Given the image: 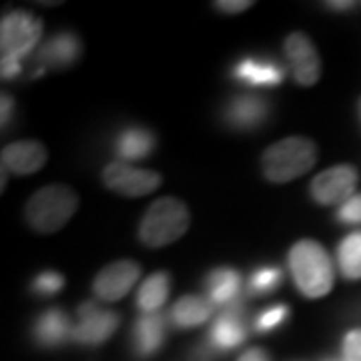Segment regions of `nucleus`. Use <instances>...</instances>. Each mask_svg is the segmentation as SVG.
<instances>
[{
    "instance_id": "1",
    "label": "nucleus",
    "mask_w": 361,
    "mask_h": 361,
    "mask_svg": "<svg viewBox=\"0 0 361 361\" xmlns=\"http://www.w3.org/2000/svg\"><path fill=\"white\" fill-rule=\"evenodd\" d=\"M289 269L299 291L310 299L327 295L334 287V265L327 251L315 241H299L289 251Z\"/></svg>"
},
{
    "instance_id": "2",
    "label": "nucleus",
    "mask_w": 361,
    "mask_h": 361,
    "mask_svg": "<svg viewBox=\"0 0 361 361\" xmlns=\"http://www.w3.org/2000/svg\"><path fill=\"white\" fill-rule=\"evenodd\" d=\"M317 161L315 145L305 137H287L263 153V173L271 183H287L305 175Z\"/></svg>"
},
{
    "instance_id": "3",
    "label": "nucleus",
    "mask_w": 361,
    "mask_h": 361,
    "mask_svg": "<svg viewBox=\"0 0 361 361\" xmlns=\"http://www.w3.org/2000/svg\"><path fill=\"white\" fill-rule=\"evenodd\" d=\"M78 199L65 185H49L30 197L25 209L28 225L39 233L59 231L77 211Z\"/></svg>"
},
{
    "instance_id": "4",
    "label": "nucleus",
    "mask_w": 361,
    "mask_h": 361,
    "mask_svg": "<svg viewBox=\"0 0 361 361\" xmlns=\"http://www.w3.org/2000/svg\"><path fill=\"white\" fill-rule=\"evenodd\" d=\"M189 229V209L175 197H163L147 209L139 227V237L145 245L165 247Z\"/></svg>"
},
{
    "instance_id": "5",
    "label": "nucleus",
    "mask_w": 361,
    "mask_h": 361,
    "mask_svg": "<svg viewBox=\"0 0 361 361\" xmlns=\"http://www.w3.org/2000/svg\"><path fill=\"white\" fill-rule=\"evenodd\" d=\"M42 32V23L35 18L30 13L14 11L2 18L0 26V44H2V56L11 59H23L37 47Z\"/></svg>"
},
{
    "instance_id": "6",
    "label": "nucleus",
    "mask_w": 361,
    "mask_h": 361,
    "mask_svg": "<svg viewBox=\"0 0 361 361\" xmlns=\"http://www.w3.org/2000/svg\"><path fill=\"white\" fill-rule=\"evenodd\" d=\"M118 327L115 311L101 310L94 301H87L78 307V323L73 327V341L80 345H101Z\"/></svg>"
},
{
    "instance_id": "7",
    "label": "nucleus",
    "mask_w": 361,
    "mask_h": 361,
    "mask_svg": "<svg viewBox=\"0 0 361 361\" xmlns=\"http://www.w3.org/2000/svg\"><path fill=\"white\" fill-rule=\"evenodd\" d=\"M104 185L125 197H142L153 193L161 185V175L155 171L135 169L125 163H111L103 171Z\"/></svg>"
},
{
    "instance_id": "8",
    "label": "nucleus",
    "mask_w": 361,
    "mask_h": 361,
    "mask_svg": "<svg viewBox=\"0 0 361 361\" xmlns=\"http://www.w3.org/2000/svg\"><path fill=\"white\" fill-rule=\"evenodd\" d=\"M357 185V171L351 165H339L319 173L311 183V197L319 205H334L348 201Z\"/></svg>"
},
{
    "instance_id": "9",
    "label": "nucleus",
    "mask_w": 361,
    "mask_h": 361,
    "mask_svg": "<svg viewBox=\"0 0 361 361\" xmlns=\"http://www.w3.org/2000/svg\"><path fill=\"white\" fill-rule=\"evenodd\" d=\"M285 54L291 65L293 77L301 87H311L319 80L322 61L313 42L301 32H293L285 40Z\"/></svg>"
},
{
    "instance_id": "10",
    "label": "nucleus",
    "mask_w": 361,
    "mask_h": 361,
    "mask_svg": "<svg viewBox=\"0 0 361 361\" xmlns=\"http://www.w3.org/2000/svg\"><path fill=\"white\" fill-rule=\"evenodd\" d=\"M139 275H141L139 263L116 261L97 275V279L92 283V291L103 301H118L121 297H125L133 289Z\"/></svg>"
},
{
    "instance_id": "11",
    "label": "nucleus",
    "mask_w": 361,
    "mask_h": 361,
    "mask_svg": "<svg viewBox=\"0 0 361 361\" xmlns=\"http://www.w3.org/2000/svg\"><path fill=\"white\" fill-rule=\"evenodd\" d=\"M247 329L243 323V303L241 299H237L231 305L221 307L219 317L215 319L213 327H211V345L221 351L237 348L245 341Z\"/></svg>"
},
{
    "instance_id": "12",
    "label": "nucleus",
    "mask_w": 361,
    "mask_h": 361,
    "mask_svg": "<svg viewBox=\"0 0 361 361\" xmlns=\"http://www.w3.org/2000/svg\"><path fill=\"white\" fill-rule=\"evenodd\" d=\"M47 163V149L37 141H18L2 149V169L14 175L37 173Z\"/></svg>"
},
{
    "instance_id": "13",
    "label": "nucleus",
    "mask_w": 361,
    "mask_h": 361,
    "mask_svg": "<svg viewBox=\"0 0 361 361\" xmlns=\"http://www.w3.org/2000/svg\"><path fill=\"white\" fill-rule=\"evenodd\" d=\"M267 115H269L267 101H263L259 97H251V94L233 99L225 109V121L231 127L241 130L255 129L261 123H265Z\"/></svg>"
},
{
    "instance_id": "14",
    "label": "nucleus",
    "mask_w": 361,
    "mask_h": 361,
    "mask_svg": "<svg viewBox=\"0 0 361 361\" xmlns=\"http://www.w3.org/2000/svg\"><path fill=\"white\" fill-rule=\"evenodd\" d=\"M167 336V322L161 313H145L135 323L133 329V345L139 357H149L157 353Z\"/></svg>"
},
{
    "instance_id": "15",
    "label": "nucleus",
    "mask_w": 361,
    "mask_h": 361,
    "mask_svg": "<svg viewBox=\"0 0 361 361\" xmlns=\"http://www.w3.org/2000/svg\"><path fill=\"white\" fill-rule=\"evenodd\" d=\"M80 56V40L73 32H61L39 49L37 61L42 68H65Z\"/></svg>"
},
{
    "instance_id": "16",
    "label": "nucleus",
    "mask_w": 361,
    "mask_h": 361,
    "mask_svg": "<svg viewBox=\"0 0 361 361\" xmlns=\"http://www.w3.org/2000/svg\"><path fill=\"white\" fill-rule=\"evenodd\" d=\"M35 339L42 348H56L73 337V325L68 322L65 311L49 310L40 313L35 322Z\"/></svg>"
},
{
    "instance_id": "17",
    "label": "nucleus",
    "mask_w": 361,
    "mask_h": 361,
    "mask_svg": "<svg viewBox=\"0 0 361 361\" xmlns=\"http://www.w3.org/2000/svg\"><path fill=\"white\" fill-rule=\"evenodd\" d=\"M233 77L243 80L251 87H275L285 77L283 66L273 63L269 59H243L233 68Z\"/></svg>"
},
{
    "instance_id": "18",
    "label": "nucleus",
    "mask_w": 361,
    "mask_h": 361,
    "mask_svg": "<svg viewBox=\"0 0 361 361\" xmlns=\"http://www.w3.org/2000/svg\"><path fill=\"white\" fill-rule=\"evenodd\" d=\"M205 287L209 301L217 307H225V305H231L239 299L241 277L231 267H219V269L209 273Z\"/></svg>"
},
{
    "instance_id": "19",
    "label": "nucleus",
    "mask_w": 361,
    "mask_h": 361,
    "mask_svg": "<svg viewBox=\"0 0 361 361\" xmlns=\"http://www.w3.org/2000/svg\"><path fill=\"white\" fill-rule=\"evenodd\" d=\"M155 149V137L142 127H129L125 129L115 141V153L121 161H137L145 159Z\"/></svg>"
},
{
    "instance_id": "20",
    "label": "nucleus",
    "mask_w": 361,
    "mask_h": 361,
    "mask_svg": "<svg viewBox=\"0 0 361 361\" xmlns=\"http://www.w3.org/2000/svg\"><path fill=\"white\" fill-rule=\"evenodd\" d=\"M213 313V303L205 297L187 295L179 299L171 310V322L177 327H195L205 323Z\"/></svg>"
},
{
    "instance_id": "21",
    "label": "nucleus",
    "mask_w": 361,
    "mask_h": 361,
    "mask_svg": "<svg viewBox=\"0 0 361 361\" xmlns=\"http://www.w3.org/2000/svg\"><path fill=\"white\" fill-rule=\"evenodd\" d=\"M169 289H171V277L167 273L159 271L153 273L145 283L141 285L139 293H137V307L142 313H157L165 305L169 297Z\"/></svg>"
},
{
    "instance_id": "22",
    "label": "nucleus",
    "mask_w": 361,
    "mask_h": 361,
    "mask_svg": "<svg viewBox=\"0 0 361 361\" xmlns=\"http://www.w3.org/2000/svg\"><path fill=\"white\" fill-rule=\"evenodd\" d=\"M337 261H339L341 275L345 279L349 281L361 279V231L351 233L339 243Z\"/></svg>"
},
{
    "instance_id": "23",
    "label": "nucleus",
    "mask_w": 361,
    "mask_h": 361,
    "mask_svg": "<svg viewBox=\"0 0 361 361\" xmlns=\"http://www.w3.org/2000/svg\"><path fill=\"white\" fill-rule=\"evenodd\" d=\"M279 283H281V271L277 267H259L251 273L247 289L251 295H265L275 291Z\"/></svg>"
},
{
    "instance_id": "24",
    "label": "nucleus",
    "mask_w": 361,
    "mask_h": 361,
    "mask_svg": "<svg viewBox=\"0 0 361 361\" xmlns=\"http://www.w3.org/2000/svg\"><path fill=\"white\" fill-rule=\"evenodd\" d=\"M63 285H65V279H63L61 273H56V271H44V273H40L39 277L35 279L32 289L39 295H54L56 291L63 289Z\"/></svg>"
},
{
    "instance_id": "25",
    "label": "nucleus",
    "mask_w": 361,
    "mask_h": 361,
    "mask_svg": "<svg viewBox=\"0 0 361 361\" xmlns=\"http://www.w3.org/2000/svg\"><path fill=\"white\" fill-rule=\"evenodd\" d=\"M287 315H289V310L285 305H273V307L265 310L263 313H259L255 327H257L259 331H271L277 325H281L287 319Z\"/></svg>"
},
{
    "instance_id": "26",
    "label": "nucleus",
    "mask_w": 361,
    "mask_h": 361,
    "mask_svg": "<svg viewBox=\"0 0 361 361\" xmlns=\"http://www.w3.org/2000/svg\"><path fill=\"white\" fill-rule=\"evenodd\" d=\"M337 221L343 225H360L361 223V195L348 199L337 209Z\"/></svg>"
},
{
    "instance_id": "27",
    "label": "nucleus",
    "mask_w": 361,
    "mask_h": 361,
    "mask_svg": "<svg viewBox=\"0 0 361 361\" xmlns=\"http://www.w3.org/2000/svg\"><path fill=\"white\" fill-rule=\"evenodd\" d=\"M343 361H361V329L349 331L343 339Z\"/></svg>"
},
{
    "instance_id": "28",
    "label": "nucleus",
    "mask_w": 361,
    "mask_h": 361,
    "mask_svg": "<svg viewBox=\"0 0 361 361\" xmlns=\"http://www.w3.org/2000/svg\"><path fill=\"white\" fill-rule=\"evenodd\" d=\"M20 73V61L11 59V56H2V78H14Z\"/></svg>"
},
{
    "instance_id": "29",
    "label": "nucleus",
    "mask_w": 361,
    "mask_h": 361,
    "mask_svg": "<svg viewBox=\"0 0 361 361\" xmlns=\"http://www.w3.org/2000/svg\"><path fill=\"white\" fill-rule=\"evenodd\" d=\"M251 6V2H217V8L225 13H241Z\"/></svg>"
},
{
    "instance_id": "30",
    "label": "nucleus",
    "mask_w": 361,
    "mask_h": 361,
    "mask_svg": "<svg viewBox=\"0 0 361 361\" xmlns=\"http://www.w3.org/2000/svg\"><path fill=\"white\" fill-rule=\"evenodd\" d=\"M239 361H269V355L263 351V349H249V351H245L241 357H239Z\"/></svg>"
},
{
    "instance_id": "31",
    "label": "nucleus",
    "mask_w": 361,
    "mask_h": 361,
    "mask_svg": "<svg viewBox=\"0 0 361 361\" xmlns=\"http://www.w3.org/2000/svg\"><path fill=\"white\" fill-rule=\"evenodd\" d=\"M13 113V99L11 97H2V125H6L8 123V116Z\"/></svg>"
},
{
    "instance_id": "32",
    "label": "nucleus",
    "mask_w": 361,
    "mask_h": 361,
    "mask_svg": "<svg viewBox=\"0 0 361 361\" xmlns=\"http://www.w3.org/2000/svg\"><path fill=\"white\" fill-rule=\"evenodd\" d=\"M331 8H339V11H343V8H349V6H353L351 2H331L329 4Z\"/></svg>"
},
{
    "instance_id": "33",
    "label": "nucleus",
    "mask_w": 361,
    "mask_h": 361,
    "mask_svg": "<svg viewBox=\"0 0 361 361\" xmlns=\"http://www.w3.org/2000/svg\"><path fill=\"white\" fill-rule=\"evenodd\" d=\"M327 361H336V360H327Z\"/></svg>"
}]
</instances>
